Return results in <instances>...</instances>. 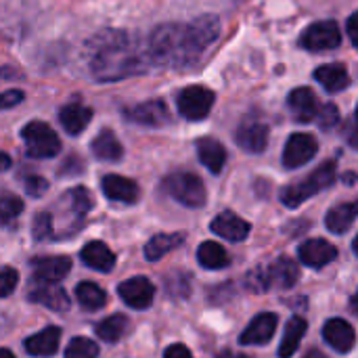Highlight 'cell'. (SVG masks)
<instances>
[{"label":"cell","mask_w":358,"mask_h":358,"mask_svg":"<svg viewBox=\"0 0 358 358\" xmlns=\"http://www.w3.org/2000/svg\"><path fill=\"white\" fill-rule=\"evenodd\" d=\"M220 21L214 15H201L193 21H174L157 25L147 40L149 63L170 69L193 67L206 50L218 40Z\"/></svg>","instance_id":"6da1fadb"},{"label":"cell","mask_w":358,"mask_h":358,"mask_svg":"<svg viewBox=\"0 0 358 358\" xmlns=\"http://www.w3.org/2000/svg\"><path fill=\"white\" fill-rule=\"evenodd\" d=\"M149 57L130 31L105 29L90 42V73L99 82H117L147 69Z\"/></svg>","instance_id":"7a4b0ae2"},{"label":"cell","mask_w":358,"mask_h":358,"mask_svg":"<svg viewBox=\"0 0 358 358\" xmlns=\"http://www.w3.org/2000/svg\"><path fill=\"white\" fill-rule=\"evenodd\" d=\"M336 162L331 159V162H325V164H321L310 176H306V178H302V180H298V182H294V185H287L283 191H281V201H283V206H287V208H298V206H302L306 199H310V197H315V195H319L321 191H325V189H329L334 182H336Z\"/></svg>","instance_id":"3957f363"},{"label":"cell","mask_w":358,"mask_h":358,"mask_svg":"<svg viewBox=\"0 0 358 358\" xmlns=\"http://www.w3.org/2000/svg\"><path fill=\"white\" fill-rule=\"evenodd\" d=\"M300 268L292 258H279L268 266L256 268L248 275V287L262 294L266 289H289L298 283Z\"/></svg>","instance_id":"277c9868"},{"label":"cell","mask_w":358,"mask_h":358,"mask_svg":"<svg viewBox=\"0 0 358 358\" xmlns=\"http://www.w3.org/2000/svg\"><path fill=\"white\" fill-rule=\"evenodd\" d=\"M92 206H94V201H92V195L88 193V189L76 187V189L65 191L61 195V199L57 201V206L52 208L55 212H48V214L59 216V220H65L61 237H69L76 231H80V227H82L86 214L92 210Z\"/></svg>","instance_id":"5b68a950"},{"label":"cell","mask_w":358,"mask_h":358,"mask_svg":"<svg viewBox=\"0 0 358 358\" xmlns=\"http://www.w3.org/2000/svg\"><path fill=\"white\" fill-rule=\"evenodd\" d=\"M164 191L172 199H176L178 203H182L187 208H203V203L208 199L203 180L193 172H174V174L166 176Z\"/></svg>","instance_id":"8992f818"},{"label":"cell","mask_w":358,"mask_h":358,"mask_svg":"<svg viewBox=\"0 0 358 358\" xmlns=\"http://www.w3.org/2000/svg\"><path fill=\"white\" fill-rule=\"evenodd\" d=\"M21 136L25 141L27 155L34 159H50L61 151V138L46 122H29L21 130Z\"/></svg>","instance_id":"52a82bcc"},{"label":"cell","mask_w":358,"mask_h":358,"mask_svg":"<svg viewBox=\"0 0 358 358\" xmlns=\"http://www.w3.org/2000/svg\"><path fill=\"white\" fill-rule=\"evenodd\" d=\"M342 44V31L336 21H317L308 25L300 36V46L310 52L334 50Z\"/></svg>","instance_id":"ba28073f"},{"label":"cell","mask_w":358,"mask_h":358,"mask_svg":"<svg viewBox=\"0 0 358 358\" xmlns=\"http://www.w3.org/2000/svg\"><path fill=\"white\" fill-rule=\"evenodd\" d=\"M214 92L206 86H189L178 94V111L185 120L201 122L214 107Z\"/></svg>","instance_id":"9c48e42d"},{"label":"cell","mask_w":358,"mask_h":358,"mask_svg":"<svg viewBox=\"0 0 358 358\" xmlns=\"http://www.w3.org/2000/svg\"><path fill=\"white\" fill-rule=\"evenodd\" d=\"M122 115L138 126H147V128H164L172 122L170 109L162 99H151L132 107H124Z\"/></svg>","instance_id":"30bf717a"},{"label":"cell","mask_w":358,"mask_h":358,"mask_svg":"<svg viewBox=\"0 0 358 358\" xmlns=\"http://www.w3.org/2000/svg\"><path fill=\"white\" fill-rule=\"evenodd\" d=\"M319 151V143L313 134L308 132H294L283 149V166L285 168H300L308 164Z\"/></svg>","instance_id":"8fae6325"},{"label":"cell","mask_w":358,"mask_h":358,"mask_svg":"<svg viewBox=\"0 0 358 358\" xmlns=\"http://www.w3.org/2000/svg\"><path fill=\"white\" fill-rule=\"evenodd\" d=\"M237 145L248 153H264L268 145V126L260 117H245L235 136Z\"/></svg>","instance_id":"7c38bea8"},{"label":"cell","mask_w":358,"mask_h":358,"mask_svg":"<svg viewBox=\"0 0 358 358\" xmlns=\"http://www.w3.org/2000/svg\"><path fill=\"white\" fill-rule=\"evenodd\" d=\"M117 294L124 300V304H128L130 308L145 310V308H149L153 304L155 287L147 277H132V279L120 283Z\"/></svg>","instance_id":"4fadbf2b"},{"label":"cell","mask_w":358,"mask_h":358,"mask_svg":"<svg viewBox=\"0 0 358 358\" xmlns=\"http://www.w3.org/2000/svg\"><path fill=\"white\" fill-rule=\"evenodd\" d=\"M27 298H29V302L46 306V308H50L55 313H63L71 304V300H69V296L65 294L63 287H59L57 283H46V281H36V279L29 285Z\"/></svg>","instance_id":"5bb4252c"},{"label":"cell","mask_w":358,"mask_h":358,"mask_svg":"<svg viewBox=\"0 0 358 358\" xmlns=\"http://www.w3.org/2000/svg\"><path fill=\"white\" fill-rule=\"evenodd\" d=\"M277 323L279 319L273 313H262L254 317L252 323L245 327V331L239 336V344L241 346H266L277 331Z\"/></svg>","instance_id":"9a60e30c"},{"label":"cell","mask_w":358,"mask_h":358,"mask_svg":"<svg viewBox=\"0 0 358 358\" xmlns=\"http://www.w3.org/2000/svg\"><path fill=\"white\" fill-rule=\"evenodd\" d=\"M298 256L308 268H323L338 258V248L325 239H308L298 248Z\"/></svg>","instance_id":"2e32d148"},{"label":"cell","mask_w":358,"mask_h":358,"mask_svg":"<svg viewBox=\"0 0 358 358\" xmlns=\"http://www.w3.org/2000/svg\"><path fill=\"white\" fill-rule=\"evenodd\" d=\"M323 338L325 342L340 355H348L357 344L355 327L344 319H329L323 325Z\"/></svg>","instance_id":"e0dca14e"},{"label":"cell","mask_w":358,"mask_h":358,"mask_svg":"<svg viewBox=\"0 0 358 358\" xmlns=\"http://www.w3.org/2000/svg\"><path fill=\"white\" fill-rule=\"evenodd\" d=\"M103 193L107 199L117 201V203H136L141 197V189L132 178L120 176V174H107L101 180Z\"/></svg>","instance_id":"ac0fdd59"},{"label":"cell","mask_w":358,"mask_h":358,"mask_svg":"<svg viewBox=\"0 0 358 358\" xmlns=\"http://www.w3.org/2000/svg\"><path fill=\"white\" fill-rule=\"evenodd\" d=\"M71 271V260L67 256H42L31 260V273L36 281L57 283Z\"/></svg>","instance_id":"d6986e66"},{"label":"cell","mask_w":358,"mask_h":358,"mask_svg":"<svg viewBox=\"0 0 358 358\" xmlns=\"http://www.w3.org/2000/svg\"><path fill=\"white\" fill-rule=\"evenodd\" d=\"M287 105H289V111L296 117V122H302V124L313 122L319 111V99H317L315 90L308 86H300V88L292 90L287 96Z\"/></svg>","instance_id":"ffe728a7"},{"label":"cell","mask_w":358,"mask_h":358,"mask_svg":"<svg viewBox=\"0 0 358 358\" xmlns=\"http://www.w3.org/2000/svg\"><path fill=\"white\" fill-rule=\"evenodd\" d=\"M250 229H252L250 222L243 220L241 216H237V214L231 212V210L220 212V214L212 220V231H214L218 237H222V239H227V241H235V243L248 239Z\"/></svg>","instance_id":"44dd1931"},{"label":"cell","mask_w":358,"mask_h":358,"mask_svg":"<svg viewBox=\"0 0 358 358\" xmlns=\"http://www.w3.org/2000/svg\"><path fill=\"white\" fill-rule=\"evenodd\" d=\"M90 120H92V109L86 107L80 99H73L59 111V122L65 128V132L71 136H78L90 124Z\"/></svg>","instance_id":"7402d4cb"},{"label":"cell","mask_w":358,"mask_h":358,"mask_svg":"<svg viewBox=\"0 0 358 358\" xmlns=\"http://www.w3.org/2000/svg\"><path fill=\"white\" fill-rule=\"evenodd\" d=\"M315 80L331 94L342 92L350 86V73L344 63H325V65L317 67Z\"/></svg>","instance_id":"603a6c76"},{"label":"cell","mask_w":358,"mask_h":358,"mask_svg":"<svg viewBox=\"0 0 358 358\" xmlns=\"http://www.w3.org/2000/svg\"><path fill=\"white\" fill-rule=\"evenodd\" d=\"M59 342H61V329L55 327V325H50V327L42 329L40 334L27 338V340L23 342V346H25V352H27V355L46 358L57 355Z\"/></svg>","instance_id":"cb8c5ba5"},{"label":"cell","mask_w":358,"mask_h":358,"mask_svg":"<svg viewBox=\"0 0 358 358\" xmlns=\"http://www.w3.org/2000/svg\"><path fill=\"white\" fill-rule=\"evenodd\" d=\"M197 155L199 162L212 172V174H220L224 164H227V149L220 141L206 136L197 141Z\"/></svg>","instance_id":"d4e9b609"},{"label":"cell","mask_w":358,"mask_h":358,"mask_svg":"<svg viewBox=\"0 0 358 358\" xmlns=\"http://www.w3.org/2000/svg\"><path fill=\"white\" fill-rule=\"evenodd\" d=\"M80 258L86 266L99 271V273H109L115 266V254L103 243V241H90L82 248Z\"/></svg>","instance_id":"484cf974"},{"label":"cell","mask_w":358,"mask_h":358,"mask_svg":"<svg viewBox=\"0 0 358 358\" xmlns=\"http://www.w3.org/2000/svg\"><path fill=\"white\" fill-rule=\"evenodd\" d=\"M355 220H357V203L348 201L329 210V214L325 216V227L336 235H344L350 231Z\"/></svg>","instance_id":"4316f807"},{"label":"cell","mask_w":358,"mask_h":358,"mask_svg":"<svg viewBox=\"0 0 358 358\" xmlns=\"http://www.w3.org/2000/svg\"><path fill=\"white\" fill-rule=\"evenodd\" d=\"M90 147L94 157L103 162H120L124 157V147L111 130H101Z\"/></svg>","instance_id":"83f0119b"},{"label":"cell","mask_w":358,"mask_h":358,"mask_svg":"<svg viewBox=\"0 0 358 358\" xmlns=\"http://www.w3.org/2000/svg\"><path fill=\"white\" fill-rule=\"evenodd\" d=\"M182 241H185V235L182 233H159V235L151 237L149 243L145 245V258L149 262H157L168 252L176 250Z\"/></svg>","instance_id":"f1b7e54d"},{"label":"cell","mask_w":358,"mask_h":358,"mask_svg":"<svg viewBox=\"0 0 358 358\" xmlns=\"http://www.w3.org/2000/svg\"><path fill=\"white\" fill-rule=\"evenodd\" d=\"M306 329H308V323L302 317L289 319V323L285 327V334H283V340H281V346H279V358H292L298 352Z\"/></svg>","instance_id":"f546056e"},{"label":"cell","mask_w":358,"mask_h":358,"mask_svg":"<svg viewBox=\"0 0 358 358\" xmlns=\"http://www.w3.org/2000/svg\"><path fill=\"white\" fill-rule=\"evenodd\" d=\"M197 260H199V264H201L203 268H208V271H220V268H224V266L231 264L227 250H224L220 243H216V241H206V243H201L199 250H197Z\"/></svg>","instance_id":"4dcf8cb0"},{"label":"cell","mask_w":358,"mask_h":358,"mask_svg":"<svg viewBox=\"0 0 358 358\" xmlns=\"http://www.w3.org/2000/svg\"><path fill=\"white\" fill-rule=\"evenodd\" d=\"M126 331H128V319L124 315H111L96 325V336L107 344L120 342Z\"/></svg>","instance_id":"1f68e13d"},{"label":"cell","mask_w":358,"mask_h":358,"mask_svg":"<svg viewBox=\"0 0 358 358\" xmlns=\"http://www.w3.org/2000/svg\"><path fill=\"white\" fill-rule=\"evenodd\" d=\"M76 298L80 306L86 310H99L107 302V294L96 283H90V281H84L76 287Z\"/></svg>","instance_id":"d6a6232c"},{"label":"cell","mask_w":358,"mask_h":358,"mask_svg":"<svg viewBox=\"0 0 358 358\" xmlns=\"http://www.w3.org/2000/svg\"><path fill=\"white\" fill-rule=\"evenodd\" d=\"M23 199L13 195V193H4L0 195V224H13L21 212H23Z\"/></svg>","instance_id":"836d02e7"},{"label":"cell","mask_w":358,"mask_h":358,"mask_svg":"<svg viewBox=\"0 0 358 358\" xmlns=\"http://www.w3.org/2000/svg\"><path fill=\"white\" fill-rule=\"evenodd\" d=\"M99 346L88 338H73L65 350V358H96Z\"/></svg>","instance_id":"e575fe53"},{"label":"cell","mask_w":358,"mask_h":358,"mask_svg":"<svg viewBox=\"0 0 358 358\" xmlns=\"http://www.w3.org/2000/svg\"><path fill=\"white\" fill-rule=\"evenodd\" d=\"M315 120H317V124H319L323 130H331V128H336L338 122H340V111H338V107H336L334 103H325L323 107H319Z\"/></svg>","instance_id":"d590c367"},{"label":"cell","mask_w":358,"mask_h":358,"mask_svg":"<svg viewBox=\"0 0 358 358\" xmlns=\"http://www.w3.org/2000/svg\"><path fill=\"white\" fill-rule=\"evenodd\" d=\"M31 235H34L36 241H48V239H52V227H50L48 212L36 214L34 224H31Z\"/></svg>","instance_id":"8d00e7d4"},{"label":"cell","mask_w":358,"mask_h":358,"mask_svg":"<svg viewBox=\"0 0 358 358\" xmlns=\"http://www.w3.org/2000/svg\"><path fill=\"white\" fill-rule=\"evenodd\" d=\"M21 182L25 187V193L31 197H40L48 191V180L40 174H21Z\"/></svg>","instance_id":"74e56055"},{"label":"cell","mask_w":358,"mask_h":358,"mask_svg":"<svg viewBox=\"0 0 358 358\" xmlns=\"http://www.w3.org/2000/svg\"><path fill=\"white\" fill-rule=\"evenodd\" d=\"M19 283V275L15 268H2L0 271V298H6L15 292Z\"/></svg>","instance_id":"f35d334b"},{"label":"cell","mask_w":358,"mask_h":358,"mask_svg":"<svg viewBox=\"0 0 358 358\" xmlns=\"http://www.w3.org/2000/svg\"><path fill=\"white\" fill-rule=\"evenodd\" d=\"M23 99H25L23 90H17V88H10V90H6V92H0V111L21 105Z\"/></svg>","instance_id":"ab89813d"},{"label":"cell","mask_w":358,"mask_h":358,"mask_svg":"<svg viewBox=\"0 0 358 358\" xmlns=\"http://www.w3.org/2000/svg\"><path fill=\"white\" fill-rule=\"evenodd\" d=\"M164 358H193L191 350L182 344H172L170 348H166Z\"/></svg>","instance_id":"60d3db41"},{"label":"cell","mask_w":358,"mask_h":358,"mask_svg":"<svg viewBox=\"0 0 358 358\" xmlns=\"http://www.w3.org/2000/svg\"><path fill=\"white\" fill-rule=\"evenodd\" d=\"M346 138H348L350 147L357 149V115H350V117H348V124H346Z\"/></svg>","instance_id":"b9f144b4"},{"label":"cell","mask_w":358,"mask_h":358,"mask_svg":"<svg viewBox=\"0 0 358 358\" xmlns=\"http://www.w3.org/2000/svg\"><path fill=\"white\" fill-rule=\"evenodd\" d=\"M357 21L358 15L357 13H352V15L348 17V36H350V42H352V44H357Z\"/></svg>","instance_id":"7bdbcfd3"},{"label":"cell","mask_w":358,"mask_h":358,"mask_svg":"<svg viewBox=\"0 0 358 358\" xmlns=\"http://www.w3.org/2000/svg\"><path fill=\"white\" fill-rule=\"evenodd\" d=\"M10 164H13V159L4 151H0V172H6L10 168Z\"/></svg>","instance_id":"ee69618b"},{"label":"cell","mask_w":358,"mask_h":358,"mask_svg":"<svg viewBox=\"0 0 358 358\" xmlns=\"http://www.w3.org/2000/svg\"><path fill=\"white\" fill-rule=\"evenodd\" d=\"M304 358H327L321 350H317V348H313V350H308L306 355H304Z\"/></svg>","instance_id":"f6af8a7d"},{"label":"cell","mask_w":358,"mask_h":358,"mask_svg":"<svg viewBox=\"0 0 358 358\" xmlns=\"http://www.w3.org/2000/svg\"><path fill=\"white\" fill-rule=\"evenodd\" d=\"M0 358H15V355L6 348H0Z\"/></svg>","instance_id":"bcb514c9"}]
</instances>
